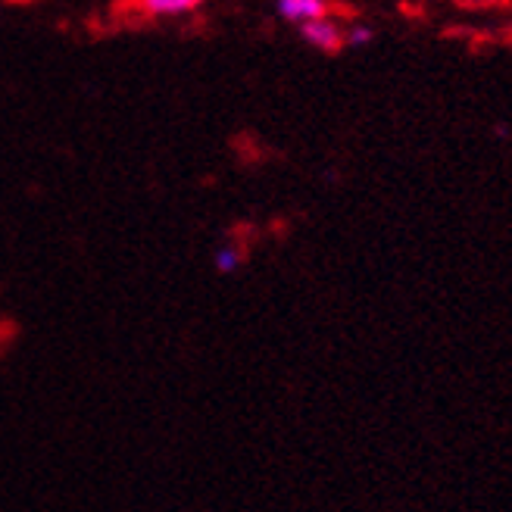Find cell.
I'll list each match as a JSON object with an SVG mask.
<instances>
[{
  "instance_id": "obj_1",
  "label": "cell",
  "mask_w": 512,
  "mask_h": 512,
  "mask_svg": "<svg viewBox=\"0 0 512 512\" xmlns=\"http://www.w3.org/2000/svg\"><path fill=\"white\" fill-rule=\"evenodd\" d=\"M300 35L303 41L322 50V54H338V50H344V22L335 19V16H322V19H313V22H306L300 25Z\"/></svg>"
},
{
  "instance_id": "obj_2",
  "label": "cell",
  "mask_w": 512,
  "mask_h": 512,
  "mask_svg": "<svg viewBox=\"0 0 512 512\" xmlns=\"http://www.w3.org/2000/svg\"><path fill=\"white\" fill-rule=\"evenodd\" d=\"M207 0H132V7L144 19H175V16H188L200 10Z\"/></svg>"
},
{
  "instance_id": "obj_3",
  "label": "cell",
  "mask_w": 512,
  "mask_h": 512,
  "mask_svg": "<svg viewBox=\"0 0 512 512\" xmlns=\"http://www.w3.org/2000/svg\"><path fill=\"white\" fill-rule=\"evenodd\" d=\"M281 19H288L294 25H306V22H313V19H322L331 13V4L328 0H294V4H285V7H278Z\"/></svg>"
},
{
  "instance_id": "obj_4",
  "label": "cell",
  "mask_w": 512,
  "mask_h": 512,
  "mask_svg": "<svg viewBox=\"0 0 512 512\" xmlns=\"http://www.w3.org/2000/svg\"><path fill=\"white\" fill-rule=\"evenodd\" d=\"M372 38H375V29H372V25H366V22H350V25H344V44L347 47H363Z\"/></svg>"
},
{
  "instance_id": "obj_5",
  "label": "cell",
  "mask_w": 512,
  "mask_h": 512,
  "mask_svg": "<svg viewBox=\"0 0 512 512\" xmlns=\"http://www.w3.org/2000/svg\"><path fill=\"white\" fill-rule=\"evenodd\" d=\"M238 266H241V253H238V247L225 244V247L216 250V269H219V272H235Z\"/></svg>"
},
{
  "instance_id": "obj_6",
  "label": "cell",
  "mask_w": 512,
  "mask_h": 512,
  "mask_svg": "<svg viewBox=\"0 0 512 512\" xmlns=\"http://www.w3.org/2000/svg\"><path fill=\"white\" fill-rule=\"evenodd\" d=\"M275 4H278V7H285V4H294V0H275Z\"/></svg>"
}]
</instances>
